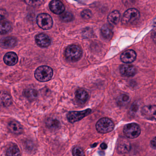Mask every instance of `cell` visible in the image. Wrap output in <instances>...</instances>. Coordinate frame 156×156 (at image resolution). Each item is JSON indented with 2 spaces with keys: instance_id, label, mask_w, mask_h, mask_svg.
<instances>
[{
  "instance_id": "cell-1",
  "label": "cell",
  "mask_w": 156,
  "mask_h": 156,
  "mask_svg": "<svg viewBox=\"0 0 156 156\" xmlns=\"http://www.w3.org/2000/svg\"><path fill=\"white\" fill-rule=\"evenodd\" d=\"M34 76L36 79L39 81H48L53 77V69L48 66H41L37 69Z\"/></svg>"
},
{
  "instance_id": "cell-2",
  "label": "cell",
  "mask_w": 156,
  "mask_h": 156,
  "mask_svg": "<svg viewBox=\"0 0 156 156\" xmlns=\"http://www.w3.org/2000/svg\"><path fill=\"white\" fill-rule=\"evenodd\" d=\"M82 50L79 46L70 45L69 46L65 51L66 58L71 62L77 61L82 56Z\"/></svg>"
},
{
  "instance_id": "cell-3",
  "label": "cell",
  "mask_w": 156,
  "mask_h": 156,
  "mask_svg": "<svg viewBox=\"0 0 156 156\" xmlns=\"http://www.w3.org/2000/svg\"><path fill=\"white\" fill-rule=\"evenodd\" d=\"M113 122L108 118L100 119L96 124V129L101 133H107L112 132L114 128Z\"/></svg>"
},
{
  "instance_id": "cell-4",
  "label": "cell",
  "mask_w": 156,
  "mask_h": 156,
  "mask_svg": "<svg viewBox=\"0 0 156 156\" xmlns=\"http://www.w3.org/2000/svg\"><path fill=\"white\" fill-rule=\"evenodd\" d=\"M140 17L139 11L135 8H130L124 14L122 22L124 25L132 24L137 21Z\"/></svg>"
},
{
  "instance_id": "cell-5",
  "label": "cell",
  "mask_w": 156,
  "mask_h": 156,
  "mask_svg": "<svg viewBox=\"0 0 156 156\" xmlns=\"http://www.w3.org/2000/svg\"><path fill=\"white\" fill-rule=\"evenodd\" d=\"M123 133L128 138H136L141 133V128L138 124L134 123L126 125L124 127Z\"/></svg>"
},
{
  "instance_id": "cell-6",
  "label": "cell",
  "mask_w": 156,
  "mask_h": 156,
  "mask_svg": "<svg viewBox=\"0 0 156 156\" xmlns=\"http://www.w3.org/2000/svg\"><path fill=\"white\" fill-rule=\"evenodd\" d=\"M37 22L38 26L44 30H48L52 28L53 21L52 17L48 14H40L37 16Z\"/></svg>"
},
{
  "instance_id": "cell-7",
  "label": "cell",
  "mask_w": 156,
  "mask_h": 156,
  "mask_svg": "<svg viewBox=\"0 0 156 156\" xmlns=\"http://www.w3.org/2000/svg\"><path fill=\"white\" fill-rule=\"evenodd\" d=\"M91 112V110L87 109L80 112H70L68 113L67 117L69 122H76L87 116Z\"/></svg>"
},
{
  "instance_id": "cell-8",
  "label": "cell",
  "mask_w": 156,
  "mask_h": 156,
  "mask_svg": "<svg viewBox=\"0 0 156 156\" xmlns=\"http://www.w3.org/2000/svg\"><path fill=\"white\" fill-rule=\"evenodd\" d=\"M142 115L149 120H156V105L144 106L141 111Z\"/></svg>"
},
{
  "instance_id": "cell-9",
  "label": "cell",
  "mask_w": 156,
  "mask_h": 156,
  "mask_svg": "<svg viewBox=\"0 0 156 156\" xmlns=\"http://www.w3.org/2000/svg\"><path fill=\"white\" fill-rule=\"evenodd\" d=\"M50 10L55 14L61 15L65 10V5L59 0H53L49 3Z\"/></svg>"
},
{
  "instance_id": "cell-10",
  "label": "cell",
  "mask_w": 156,
  "mask_h": 156,
  "mask_svg": "<svg viewBox=\"0 0 156 156\" xmlns=\"http://www.w3.org/2000/svg\"><path fill=\"white\" fill-rule=\"evenodd\" d=\"M36 43L38 46L42 48H46L51 44V40L48 35L45 34H40L35 37Z\"/></svg>"
},
{
  "instance_id": "cell-11",
  "label": "cell",
  "mask_w": 156,
  "mask_h": 156,
  "mask_svg": "<svg viewBox=\"0 0 156 156\" xmlns=\"http://www.w3.org/2000/svg\"><path fill=\"white\" fill-rule=\"evenodd\" d=\"M136 54L135 51L131 49L126 50L121 55V59L122 62L126 64L133 63L136 59Z\"/></svg>"
},
{
  "instance_id": "cell-12",
  "label": "cell",
  "mask_w": 156,
  "mask_h": 156,
  "mask_svg": "<svg viewBox=\"0 0 156 156\" xmlns=\"http://www.w3.org/2000/svg\"><path fill=\"white\" fill-rule=\"evenodd\" d=\"M120 73L122 76L126 77H131L134 76L136 73L135 67L131 64L123 65L120 67Z\"/></svg>"
},
{
  "instance_id": "cell-13",
  "label": "cell",
  "mask_w": 156,
  "mask_h": 156,
  "mask_svg": "<svg viewBox=\"0 0 156 156\" xmlns=\"http://www.w3.org/2000/svg\"><path fill=\"white\" fill-rule=\"evenodd\" d=\"M17 41L14 37H3L0 40V47L4 48H10L16 45Z\"/></svg>"
},
{
  "instance_id": "cell-14",
  "label": "cell",
  "mask_w": 156,
  "mask_h": 156,
  "mask_svg": "<svg viewBox=\"0 0 156 156\" xmlns=\"http://www.w3.org/2000/svg\"><path fill=\"white\" fill-rule=\"evenodd\" d=\"M4 63L7 66H13L18 62V57L14 52H8L6 53L3 58Z\"/></svg>"
},
{
  "instance_id": "cell-15",
  "label": "cell",
  "mask_w": 156,
  "mask_h": 156,
  "mask_svg": "<svg viewBox=\"0 0 156 156\" xmlns=\"http://www.w3.org/2000/svg\"><path fill=\"white\" fill-rule=\"evenodd\" d=\"M12 103V99L9 93L5 91H0V106L8 107Z\"/></svg>"
},
{
  "instance_id": "cell-16",
  "label": "cell",
  "mask_w": 156,
  "mask_h": 156,
  "mask_svg": "<svg viewBox=\"0 0 156 156\" xmlns=\"http://www.w3.org/2000/svg\"><path fill=\"white\" fill-rule=\"evenodd\" d=\"M130 146L129 142L124 138L120 139L118 141L117 150L118 153L125 154L130 150Z\"/></svg>"
},
{
  "instance_id": "cell-17",
  "label": "cell",
  "mask_w": 156,
  "mask_h": 156,
  "mask_svg": "<svg viewBox=\"0 0 156 156\" xmlns=\"http://www.w3.org/2000/svg\"><path fill=\"white\" fill-rule=\"evenodd\" d=\"M8 127L10 132L16 134H21L23 131L22 125L18 122L15 121L10 122L8 124Z\"/></svg>"
},
{
  "instance_id": "cell-18",
  "label": "cell",
  "mask_w": 156,
  "mask_h": 156,
  "mask_svg": "<svg viewBox=\"0 0 156 156\" xmlns=\"http://www.w3.org/2000/svg\"><path fill=\"white\" fill-rule=\"evenodd\" d=\"M76 97L77 100L80 103L84 104L88 100L89 94L85 90L83 89H79L76 91Z\"/></svg>"
},
{
  "instance_id": "cell-19",
  "label": "cell",
  "mask_w": 156,
  "mask_h": 156,
  "mask_svg": "<svg viewBox=\"0 0 156 156\" xmlns=\"http://www.w3.org/2000/svg\"><path fill=\"white\" fill-rule=\"evenodd\" d=\"M120 16H121V15H120L119 11H116V10L113 11L108 16L107 20H108V23L111 25H115L119 22Z\"/></svg>"
},
{
  "instance_id": "cell-20",
  "label": "cell",
  "mask_w": 156,
  "mask_h": 156,
  "mask_svg": "<svg viewBox=\"0 0 156 156\" xmlns=\"http://www.w3.org/2000/svg\"><path fill=\"white\" fill-rule=\"evenodd\" d=\"M46 126L50 130H57L60 127V122L55 119L49 118L46 122Z\"/></svg>"
},
{
  "instance_id": "cell-21",
  "label": "cell",
  "mask_w": 156,
  "mask_h": 156,
  "mask_svg": "<svg viewBox=\"0 0 156 156\" xmlns=\"http://www.w3.org/2000/svg\"><path fill=\"white\" fill-rule=\"evenodd\" d=\"M23 94L29 100H34L38 96V92L34 89H28L25 90Z\"/></svg>"
},
{
  "instance_id": "cell-22",
  "label": "cell",
  "mask_w": 156,
  "mask_h": 156,
  "mask_svg": "<svg viewBox=\"0 0 156 156\" xmlns=\"http://www.w3.org/2000/svg\"><path fill=\"white\" fill-rule=\"evenodd\" d=\"M11 25L9 22L4 20L0 21V34H5L11 30Z\"/></svg>"
},
{
  "instance_id": "cell-23",
  "label": "cell",
  "mask_w": 156,
  "mask_h": 156,
  "mask_svg": "<svg viewBox=\"0 0 156 156\" xmlns=\"http://www.w3.org/2000/svg\"><path fill=\"white\" fill-rule=\"evenodd\" d=\"M101 32L102 35L105 39H110L112 37V31L107 25L103 26L101 29Z\"/></svg>"
},
{
  "instance_id": "cell-24",
  "label": "cell",
  "mask_w": 156,
  "mask_h": 156,
  "mask_svg": "<svg viewBox=\"0 0 156 156\" xmlns=\"http://www.w3.org/2000/svg\"><path fill=\"white\" fill-rule=\"evenodd\" d=\"M6 156H21V152L16 146L10 147L6 151Z\"/></svg>"
},
{
  "instance_id": "cell-25",
  "label": "cell",
  "mask_w": 156,
  "mask_h": 156,
  "mask_svg": "<svg viewBox=\"0 0 156 156\" xmlns=\"http://www.w3.org/2000/svg\"><path fill=\"white\" fill-rule=\"evenodd\" d=\"M60 18L64 22H70L73 21L74 16L73 14L69 12H64L63 13L61 14Z\"/></svg>"
},
{
  "instance_id": "cell-26",
  "label": "cell",
  "mask_w": 156,
  "mask_h": 156,
  "mask_svg": "<svg viewBox=\"0 0 156 156\" xmlns=\"http://www.w3.org/2000/svg\"><path fill=\"white\" fill-rule=\"evenodd\" d=\"M129 101V97L126 94H122L118 98L117 104L120 106H122L126 104Z\"/></svg>"
},
{
  "instance_id": "cell-27",
  "label": "cell",
  "mask_w": 156,
  "mask_h": 156,
  "mask_svg": "<svg viewBox=\"0 0 156 156\" xmlns=\"http://www.w3.org/2000/svg\"><path fill=\"white\" fill-rule=\"evenodd\" d=\"M44 0H25L27 4L32 6H37L43 4Z\"/></svg>"
},
{
  "instance_id": "cell-28",
  "label": "cell",
  "mask_w": 156,
  "mask_h": 156,
  "mask_svg": "<svg viewBox=\"0 0 156 156\" xmlns=\"http://www.w3.org/2000/svg\"><path fill=\"white\" fill-rule=\"evenodd\" d=\"M73 156H85L83 150L81 147L76 146L73 148L72 151Z\"/></svg>"
},
{
  "instance_id": "cell-29",
  "label": "cell",
  "mask_w": 156,
  "mask_h": 156,
  "mask_svg": "<svg viewBox=\"0 0 156 156\" xmlns=\"http://www.w3.org/2000/svg\"><path fill=\"white\" fill-rule=\"evenodd\" d=\"M81 16L83 18L85 19H89L92 17V12L89 9H85L82 11Z\"/></svg>"
},
{
  "instance_id": "cell-30",
  "label": "cell",
  "mask_w": 156,
  "mask_h": 156,
  "mask_svg": "<svg viewBox=\"0 0 156 156\" xmlns=\"http://www.w3.org/2000/svg\"><path fill=\"white\" fill-rule=\"evenodd\" d=\"M152 37L154 41L156 43V19L154 22L153 31H152Z\"/></svg>"
},
{
  "instance_id": "cell-31",
  "label": "cell",
  "mask_w": 156,
  "mask_h": 156,
  "mask_svg": "<svg viewBox=\"0 0 156 156\" xmlns=\"http://www.w3.org/2000/svg\"><path fill=\"white\" fill-rule=\"evenodd\" d=\"M7 15L6 11L2 9H0V21L3 20L4 18Z\"/></svg>"
},
{
  "instance_id": "cell-32",
  "label": "cell",
  "mask_w": 156,
  "mask_h": 156,
  "mask_svg": "<svg viewBox=\"0 0 156 156\" xmlns=\"http://www.w3.org/2000/svg\"><path fill=\"white\" fill-rule=\"evenodd\" d=\"M151 145L153 148H156V136L151 141Z\"/></svg>"
},
{
  "instance_id": "cell-33",
  "label": "cell",
  "mask_w": 156,
  "mask_h": 156,
  "mask_svg": "<svg viewBox=\"0 0 156 156\" xmlns=\"http://www.w3.org/2000/svg\"><path fill=\"white\" fill-rule=\"evenodd\" d=\"M101 149H106L107 148V146L106 144L105 143H102L101 144Z\"/></svg>"
},
{
  "instance_id": "cell-34",
  "label": "cell",
  "mask_w": 156,
  "mask_h": 156,
  "mask_svg": "<svg viewBox=\"0 0 156 156\" xmlns=\"http://www.w3.org/2000/svg\"><path fill=\"white\" fill-rule=\"evenodd\" d=\"M75 1H78V0H75Z\"/></svg>"
}]
</instances>
